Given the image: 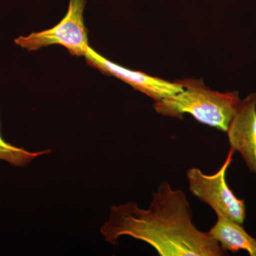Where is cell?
<instances>
[{
	"label": "cell",
	"instance_id": "1",
	"mask_svg": "<svg viewBox=\"0 0 256 256\" xmlns=\"http://www.w3.org/2000/svg\"><path fill=\"white\" fill-rule=\"evenodd\" d=\"M101 234L112 245L122 236L142 240L160 256H223L220 244L202 232L192 222L191 206L184 192L168 182L152 192L146 210L130 202L111 207L108 220Z\"/></svg>",
	"mask_w": 256,
	"mask_h": 256
},
{
	"label": "cell",
	"instance_id": "3",
	"mask_svg": "<svg viewBox=\"0 0 256 256\" xmlns=\"http://www.w3.org/2000/svg\"><path fill=\"white\" fill-rule=\"evenodd\" d=\"M234 153L230 150L223 165L214 174H206L198 168H191L186 172V178L193 196L208 205L217 217L242 225L246 218L245 201L237 198L226 181V173L233 161Z\"/></svg>",
	"mask_w": 256,
	"mask_h": 256
},
{
	"label": "cell",
	"instance_id": "5",
	"mask_svg": "<svg viewBox=\"0 0 256 256\" xmlns=\"http://www.w3.org/2000/svg\"><path fill=\"white\" fill-rule=\"evenodd\" d=\"M84 57L88 63L94 68L98 69L106 75L112 76L122 80L136 90L149 96L154 102L174 96L184 90L181 80L171 82L121 66L99 54L90 46L88 48Z\"/></svg>",
	"mask_w": 256,
	"mask_h": 256
},
{
	"label": "cell",
	"instance_id": "6",
	"mask_svg": "<svg viewBox=\"0 0 256 256\" xmlns=\"http://www.w3.org/2000/svg\"><path fill=\"white\" fill-rule=\"evenodd\" d=\"M226 132L230 150L242 156L256 176V92L240 101Z\"/></svg>",
	"mask_w": 256,
	"mask_h": 256
},
{
	"label": "cell",
	"instance_id": "4",
	"mask_svg": "<svg viewBox=\"0 0 256 256\" xmlns=\"http://www.w3.org/2000/svg\"><path fill=\"white\" fill-rule=\"evenodd\" d=\"M85 6L86 0H69L68 11L60 23L48 30L18 36L14 43L28 52L50 45H60L70 54L84 56L90 47L88 28L84 22Z\"/></svg>",
	"mask_w": 256,
	"mask_h": 256
},
{
	"label": "cell",
	"instance_id": "2",
	"mask_svg": "<svg viewBox=\"0 0 256 256\" xmlns=\"http://www.w3.org/2000/svg\"><path fill=\"white\" fill-rule=\"evenodd\" d=\"M182 92L154 102L153 107L158 114L183 119L191 114L200 124L226 132L229 124L238 110L240 99L238 92H220L206 86L196 79L182 80Z\"/></svg>",
	"mask_w": 256,
	"mask_h": 256
},
{
	"label": "cell",
	"instance_id": "8",
	"mask_svg": "<svg viewBox=\"0 0 256 256\" xmlns=\"http://www.w3.org/2000/svg\"><path fill=\"white\" fill-rule=\"evenodd\" d=\"M50 152V150L38 152L28 151L24 148L6 142L2 136L0 120V160L6 162L14 166L23 168L31 162L32 160Z\"/></svg>",
	"mask_w": 256,
	"mask_h": 256
},
{
	"label": "cell",
	"instance_id": "7",
	"mask_svg": "<svg viewBox=\"0 0 256 256\" xmlns=\"http://www.w3.org/2000/svg\"><path fill=\"white\" fill-rule=\"evenodd\" d=\"M208 234L225 252L244 250L249 256H256V239L247 233L242 224L218 216Z\"/></svg>",
	"mask_w": 256,
	"mask_h": 256
}]
</instances>
